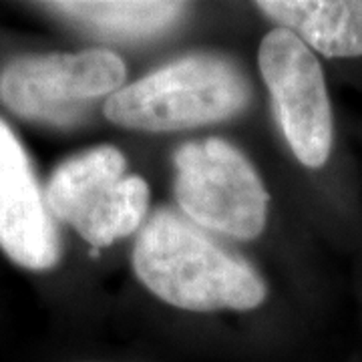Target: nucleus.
Segmentation results:
<instances>
[{
	"label": "nucleus",
	"mask_w": 362,
	"mask_h": 362,
	"mask_svg": "<svg viewBox=\"0 0 362 362\" xmlns=\"http://www.w3.org/2000/svg\"><path fill=\"white\" fill-rule=\"evenodd\" d=\"M0 247L28 270H51L63 256L61 233L33 163L0 119Z\"/></svg>",
	"instance_id": "nucleus-6"
},
{
	"label": "nucleus",
	"mask_w": 362,
	"mask_h": 362,
	"mask_svg": "<svg viewBox=\"0 0 362 362\" xmlns=\"http://www.w3.org/2000/svg\"><path fill=\"white\" fill-rule=\"evenodd\" d=\"M173 165L177 206L197 228L238 240L264 232L270 197L254 165L232 143L216 137L183 143Z\"/></svg>",
	"instance_id": "nucleus-3"
},
{
	"label": "nucleus",
	"mask_w": 362,
	"mask_h": 362,
	"mask_svg": "<svg viewBox=\"0 0 362 362\" xmlns=\"http://www.w3.org/2000/svg\"><path fill=\"white\" fill-rule=\"evenodd\" d=\"M256 6L310 51L362 57V0H259Z\"/></svg>",
	"instance_id": "nucleus-7"
},
{
	"label": "nucleus",
	"mask_w": 362,
	"mask_h": 362,
	"mask_svg": "<svg viewBox=\"0 0 362 362\" xmlns=\"http://www.w3.org/2000/svg\"><path fill=\"white\" fill-rule=\"evenodd\" d=\"M258 63L292 153L306 168H322L332 151L334 119L318 59L294 33L276 26L259 45Z\"/></svg>",
	"instance_id": "nucleus-5"
},
{
	"label": "nucleus",
	"mask_w": 362,
	"mask_h": 362,
	"mask_svg": "<svg viewBox=\"0 0 362 362\" xmlns=\"http://www.w3.org/2000/svg\"><path fill=\"white\" fill-rule=\"evenodd\" d=\"M42 6L83 28L117 39H139L163 33L185 11L183 2L157 0H65L45 2Z\"/></svg>",
	"instance_id": "nucleus-8"
},
{
	"label": "nucleus",
	"mask_w": 362,
	"mask_h": 362,
	"mask_svg": "<svg viewBox=\"0 0 362 362\" xmlns=\"http://www.w3.org/2000/svg\"><path fill=\"white\" fill-rule=\"evenodd\" d=\"M250 97V83L233 63L194 54L115 90L107 97L103 113L127 129L181 131L238 115Z\"/></svg>",
	"instance_id": "nucleus-2"
},
{
	"label": "nucleus",
	"mask_w": 362,
	"mask_h": 362,
	"mask_svg": "<svg viewBox=\"0 0 362 362\" xmlns=\"http://www.w3.org/2000/svg\"><path fill=\"white\" fill-rule=\"evenodd\" d=\"M133 270L157 298L181 310H254L266 284L246 259L168 207L141 226Z\"/></svg>",
	"instance_id": "nucleus-1"
},
{
	"label": "nucleus",
	"mask_w": 362,
	"mask_h": 362,
	"mask_svg": "<svg viewBox=\"0 0 362 362\" xmlns=\"http://www.w3.org/2000/svg\"><path fill=\"white\" fill-rule=\"evenodd\" d=\"M125 169L127 159L111 145L93 147L65 159L52 171L45 189L54 220L73 226L107 187L125 177Z\"/></svg>",
	"instance_id": "nucleus-9"
},
{
	"label": "nucleus",
	"mask_w": 362,
	"mask_h": 362,
	"mask_svg": "<svg viewBox=\"0 0 362 362\" xmlns=\"http://www.w3.org/2000/svg\"><path fill=\"white\" fill-rule=\"evenodd\" d=\"M127 75L115 52L89 49L18 57L0 71V101L23 119L75 127L95 99L121 89Z\"/></svg>",
	"instance_id": "nucleus-4"
},
{
	"label": "nucleus",
	"mask_w": 362,
	"mask_h": 362,
	"mask_svg": "<svg viewBox=\"0 0 362 362\" xmlns=\"http://www.w3.org/2000/svg\"><path fill=\"white\" fill-rule=\"evenodd\" d=\"M149 206V187L139 175H125L107 187L71 228H75L90 246L105 247L137 232L145 223Z\"/></svg>",
	"instance_id": "nucleus-10"
}]
</instances>
